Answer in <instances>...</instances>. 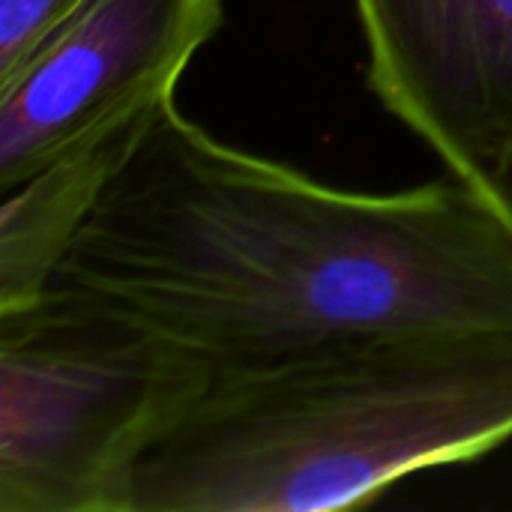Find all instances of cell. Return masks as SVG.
I'll list each match as a JSON object with an SVG mask.
<instances>
[{
    "label": "cell",
    "instance_id": "obj_8",
    "mask_svg": "<svg viewBox=\"0 0 512 512\" xmlns=\"http://www.w3.org/2000/svg\"><path fill=\"white\" fill-rule=\"evenodd\" d=\"M489 198L510 216L512 222V156L507 159V165L495 174V180L489 186Z\"/></svg>",
    "mask_w": 512,
    "mask_h": 512
},
{
    "label": "cell",
    "instance_id": "obj_6",
    "mask_svg": "<svg viewBox=\"0 0 512 512\" xmlns=\"http://www.w3.org/2000/svg\"><path fill=\"white\" fill-rule=\"evenodd\" d=\"M159 105L93 129L3 192L0 312L27 306L48 291L72 240Z\"/></svg>",
    "mask_w": 512,
    "mask_h": 512
},
{
    "label": "cell",
    "instance_id": "obj_2",
    "mask_svg": "<svg viewBox=\"0 0 512 512\" xmlns=\"http://www.w3.org/2000/svg\"><path fill=\"white\" fill-rule=\"evenodd\" d=\"M512 438V333H396L216 375L138 462L126 512H333Z\"/></svg>",
    "mask_w": 512,
    "mask_h": 512
},
{
    "label": "cell",
    "instance_id": "obj_7",
    "mask_svg": "<svg viewBox=\"0 0 512 512\" xmlns=\"http://www.w3.org/2000/svg\"><path fill=\"white\" fill-rule=\"evenodd\" d=\"M78 3L81 0H0V81L27 63Z\"/></svg>",
    "mask_w": 512,
    "mask_h": 512
},
{
    "label": "cell",
    "instance_id": "obj_1",
    "mask_svg": "<svg viewBox=\"0 0 512 512\" xmlns=\"http://www.w3.org/2000/svg\"><path fill=\"white\" fill-rule=\"evenodd\" d=\"M237 375L354 339L512 333V222L447 177L327 186L231 147L165 99L54 282Z\"/></svg>",
    "mask_w": 512,
    "mask_h": 512
},
{
    "label": "cell",
    "instance_id": "obj_4",
    "mask_svg": "<svg viewBox=\"0 0 512 512\" xmlns=\"http://www.w3.org/2000/svg\"><path fill=\"white\" fill-rule=\"evenodd\" d=\"M222 18V0H81L0 81V192L93 129L171 99Z\"/></svg>",
    "mask_w": 512,
    "mask_h": 512
},
{
    "label": "cell",
    "instance_id": "obj_5",
    "mask_svg": "<svg viewBox=\"0 0 512 512\" xmlns=\"http://www.w3.org/2000/svg\"><path fill=\"white\" fill-rule=\"evenodd\" d=\"M369 87L489 195L512 156V0H354Z\"/></svg>",
    "mask_w": 512,
    "mask_h": 512
},
{
    "label": "cell",
    "instance_id": "obj_3",
    "mask_svg": "<svg viewBox=\"0 0 512 512\" xmlns=\"http://www.w3.org/2000/svg\"><path fill=\"white\" fill-rule=\"evenodd\" d=\"M210 378L69 288L0 312V512H126L138 462Z\"/></svg>",
    "mask_w": 512,
    "mask_h": 512
}]
</instances>
